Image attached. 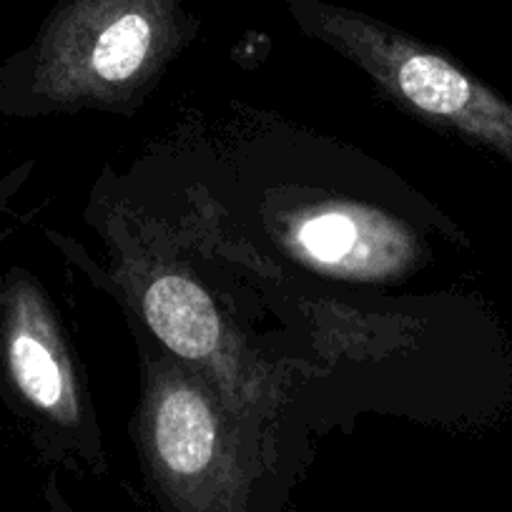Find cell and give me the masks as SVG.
I'll use <instances>...</instances> for the list:
<instances>
[{
	"label": "cell",
	"mask_w": 512,
	"mask_h": 512,
	"mask_svg": "<svg viewBox=\"0 0 512 512\" xmlns=\"http://www.w3.org/2000/svg\"><path fill=\"white\" fill-rule=\"evenodd\" d=\"M297 26L369 73L417 116L490 151L512 171V101L400 28L322 0H287Z\"/></svg>",
	"instance_id": "cell-1"
},
{
	"label": "cell",
	"mask_w": 512,
	"mask_h": 512,
	"mask_svg": "<svg viewBox=\"0 0 512 512\" xmlns=\"http://www.w3.org/2000/svg\"><path fill=\"white\" fill-rule=\"evenodd\" d=\"M189 31L184 0H61L38 48L41 76L58 98L116 106L159 76Z\"/></svg>",
	"instance_id": "cell-2"
},
{
	"label": "cell",
	"mask_w": 512,
	"mask_h": 512,
	"mask_svg": "<svg viewBox=\"0 0 512 512\" xmlns=\"http://www.w3.org/2000/svg\"><path fill=\"white\" fill-rule=\"evenodd\" d=\"M141 307L151 332L176 357L206 362L219 352V312L209 294L184 274H156L144 289Z\"/></svg>",
	"instance_id": "cell-3"
},
{
	"label": "cell",
	"mask_w": 512,
	"mask_h": 512,
	"mask_svg": "<svg viewBox=\"0 0 512 512\" xmlns=\"http://www.w3.org/2000/svg\"><path fill=\"white\" fill-rule=\"evenodd\" d=\"M8 364L26 400L53 420H78V395L73 387L71 364L58 347L46 322H33L13 332L8 344Z\"/></svg>",
	"instance_id": "cell-4"
},
{
	"label": "cell",
	"mask_w": 512,
	"mask_h": 512,
	"mask_svg": "<svg viewBox=\"0 0 512 512\" xmlns=\"http://www.w3.org/2000/svg\"><path fill=\"white\" fill-rule=\"evenodd\" d=\"M292 239L304 256L329 269L359 272L372 259L369 226L347 211H319L302 219L292 231Z\"/></svg>",
	"instance_id": "cell-5"
}]
</instances>
